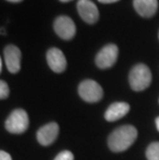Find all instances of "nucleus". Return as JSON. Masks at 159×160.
<instances>
[{"instance_id": "obj_13", "label": "nucleus", "mask_w": 159, "mask_h": 160, "mask_svg": "<svg viewBox=\"0 0 159 160\" xmlns=\"http://www.w3.org/2000/svg\"><path fill=\"white\" fill-rule=\"evenodd\" d=\"M146 157L148 160H159V142L149 145L146 150Z\"/></svg>"}, {"instance_id": "obj_2", "label": "nucleus", "mask_w": 159, "mask_h": 160, "mask_svg": "<svg viewBox=\"0 0 159 160\" xmlns=\"http://www.w3.org/2000/svg\"><path fill=\"white\" fill-rule=\"evenodd\" d=\"M152 74L145 64H137L132 67L129 73V84L134 91H143L150 86Z\"/></svg>"}, {"instance_id": "obj_4", "label": "nucleus", "mask_w": 159, "mask_h": 160, "mask_svg": "<svg viewBox=\"0 0 159 160\" xmlns=\"http://www.w3.org/2000/svg\"><path fill=\"white\" fill-rule=\"evenodd\" d=\"M79 94L83 100L93 103L102 98L103 90L97 82L93 80H85L80 84Z\"/></svg>"}, {"instance_id": "obj_16", "label": "nucleus", "mask_w": 159, "mask_h": 160, "mask_svg": "<svg viewBox=\"0 0 159 160\" xmlns=\"http://www.w3.org/2000/svg\"><path fill=\"white\" fill-rule=\"evenodd\" d=\"M0 160H12V156L5 151H0Z\"/></svg>"}, {"instance_id": "obj_19", "label": "nucleus", "mask_w": 159, "mask_h": 160, "mask_svg": "<svg viewBox=\"0 0 159 160\" xmlns=\"http://www.w3.org/2000/svg\"><path fill=\"white\" fill-rule=\"evenodd\" d=\"M9 2H21L22 0H7Z\"/></svg>"}, {"instance_id": "obj_11", "label": "nucleus", "mask_w": 159, "mask_h": 160, "mask_svg": "<svg viewBox=\"0 0 159 160\" xmlns=\"http://www.w3.org/2000/svg\"><path fill=\"white\" fill-rule=\"evenodd\" d=\"M134 9L140 16L144 18H151L157 12V0H133Z\"/></svg>"}, {"instance_id": "obj_1", "label": "nucleus", "mask_w": 159, "mask_h": 160, "mask_svg": "<svg viewBox=\"0 0 159 160\" xmlns=\"http://www.w3.org/2000/svg\"><path fill=\"white\" fill-rule=\"evenodd\" d=\"M137 130L132 125H123L112 132L107 139L109 148L113 152H123L135 142Z\"/></svg>"}, {"instance_id": "obj_20", "label": "nucleus", "mask_w": 159, "mask_h": 160, "mask_svg": "<svg viewBox=\"0 0 159 160\" xmlns=\"http://www.w3.org/2000/svg\"><path fill=\"white\" fill-rule=\"evenodd\" d=\"M0 71H2V60H0Z\"/></svg>"}, {"instance_id": "obj_18", "label": "nucleus", "mask_w": 159, "mask_h": 160, "mask_svg": "<svg viewBox=\"0 0 159 160\" xmlns=\"http://www.w3.org/2000/svg\"><path fill=\"white\" fill-rule=\"evenodd\" d=\"M155 124H156L157 130L159 131V117H158V118H156V120H155Z\"/></svg>"}, {"instance_id": "obj_8", "label": "nucleus", "mask_w": 159, "mask_h": 160, "mask_svg": "<svg viewBox=\"0 0 159 160\" xmlns=\"http://www.w3.org/2000/svg\"><path fill=\"white\" fill-rule=\"evenodd\" d=\"M3 55H4L6 68L8 69L9 72L17 73L21 69L22 54L18 47L13 45H8L7 47H5Z\"/></svg>"}, {"instance_id": "obj_17", "label": "nucleus", "mask_w": 159, "mask_h": 160, "mask_svg": "<svg viewBox=\"0 0 159 160\" xmlns=\"http://www.w3.org/2000/svg\"><path fill=\"white\" fill-rule=\"evenodd\" d=\"M98 1L101 3H114V2L119 1V0H98Z\"/></svg>"}, {"instance_id": "obj_5", "label": "nucleus", "mask_w": 159, "mask_h": 160, "mask_svg": "<svg viewBox=\"0 0 159 160\" xmlns=\"http://www.w3.org/2000/svg\"><path fill=\"white\" fill-rule=\"evenodd\" d=\"M118 54H119V49L114 43H110L103 47L95 58V63L97 67L101 69L110 68L116 63L118 59Z\"/></svg>"}, {"instance_id": "obj_3", "label": "nucleus", "mask_w": 159, "mask_h": 160, "mask_svg": "<svg viewBox=\"0 0 159 160\" xmlns=\"http://www.w3.org/2000/svg\"><path fill=\"white\" fill-rule=\"evenodd\" d=\"M29 127V117L26 111L17 108L12 111L5 121L6 130L13 134H21Z\"/></svg>"}, {"instance_id": "obj_10", "label": "nucleus", "mask_w": 159, "mask_h": 160, "mask_svg": "<svg viewBox=\"0 0 159 160\" xmlns=\"http://www.w3.org/2000/svg\"><path fill=\"white\" fill-rule=\"evenodd\" d=\"M47 61L54 72H63L66 68V58L61 50L52 48L47 53Z\"/></svg>"}, {"instance_id": "obj_14", "label": "nucleus", "mask_w": 159, "mask_h": 160, "mask_svg": "<svg viewBox=\"0 0 159 160\" xmlns=\"http://www.w3.org/2000/svg\"><path fill=\"white\" fill-rule=\"evenodd\" d=\"M9 94V88L7 86V83L4 81L0 82V98L1 99H5L8 97Z\"/></svg>"}, {"instance_id": "obj_21", "label": "nucleus", "mask_w": 159, "mask_h": 160, "mask_svg": "<svg viewBox=\"0 0 159 160\" xmlns=\"http://www.w3.org/2000/svg\"><path fill=\"white\" fill-rule=\"evenodd\" d=\"M61 2H69V1H72V0H60Z\"/></svg>"}, {"instance_id": "obj_9", "label": "nucleus", "mask_w": 159, "mask_h": 160, "mask_svg": "<svg viewBox=\"0 0 159 160\" xmlns=\"http://www.w3.org/2000/svg\"><path fill=\"white\" fill-rule=\"evenodd\" d=\"M59 133V126L55 122H51L38 129L36 138L42 146H50L55 142Z\"/></svg>"}, {"instance_id": "obj_7", "label": "nucleus", "mask_w": 159, "mask_h": 160, "mask_svg": "<svg viewBox=\"0 0 159 160\" xmlns=\"http://www.w3.org/2000/svg\"><path fill=\"white\" fill-rule=\"evenodd\" d=\"M80 17L88 24H94L98 21L99 12L95 3L91 0H79L77 4Z\"/></svg>"}, {"instance_id": "obj_6", "label": "nucleus", "mask_w": 159, "mask_h": 160, "mask_svg": "<svg viewBox=\"0 0 159 160\" xmlns=\"http://www.w3.org/2000/svg\"><path fill=\"white\" fill-rule=\"evenodd\" d=\"M54 30H55L56 34L61 37L62 39L69 40L76 35L77 28L76 24L69 17L60 16L54 22Z\"/></svg>"}, {"instance_id": "obj_12", "label": "nucleus", "mask_w": 159, "mask_h": 160, "mask_svg": "<svg viewBox=\"0 0 159 160\" xmlns=\"http://www.w3.org/2000/svg\"><path fill=\"white\" fill-rule=\"evenodd\" d=\"M129 110V104L126 102H114L107 108L106 114H104V118L109 122L117 121L119 119L123 118L124 116H126Z\"/></svg>"}, {"instance_id": "obj_22", "label": "nucleus", "mask_w": 159, "mask_h": 160, "mask_svg": "<svg viewBox=\"0 0 159 160\" xmlns=\"http://www.w3.org/2000/svg\"><path fill=\"white\" fill-rule=\"evenodd\" d=\"M158 36H159V34H158Z\"/></svg>"}, {"instance_id": "obj_15", "label": "nucleus", "mask_w": 159, "mask_h": 160, "mask_svg": "<svg viewBox=\"0 0 159 160\" xmlns=\"http://www.w3.org/2000/svg\"><path fill=\"white\" fill-rule=\"evenodd\" d=\"M73 159H74V157H73L72 153L70 151H67V150H65V151L60 152L59 154L56 156L54 160H73Z\"/></svg>"}]
</instances>
